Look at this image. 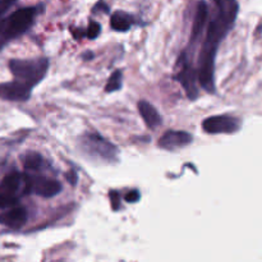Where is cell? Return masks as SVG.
Segmentation results:
<instances>
[{"mask_svg": "<svg viewBox=\"0 0 262 262\" xmlns=\"http://www.w3.org/2000/svg\"><path fill=\"white\" fill-rule=\"evenodd\" d=\"M214 14L207 19L205 38L201 42V50L196 66L199 84L207 94L216 92L215 59L220 43L232 31L239 12L238 0H214Z\"/></svg>", "mask_w": 262, "mask_h": 262, "instance_id": "obj_1", "label": "cell"}, {"mask_svg": "<svg viewBox=\"0 0 262 262\" xmlns=\"http://www.w3.org/2000/svg\"><path fill=\"white\" fill-rule=\"evenodd\" d=\"M37 13V7L20 8L13 12L9 17L0 20V48L27 32L35 22Z\"/></svg>", "mask_w": 262, "mask_h": 262, "instance_id": "obj_2", "label": "cell"}, {"mask_svg": "<svg viewBox=\"0 0 262 262\" xmlns=\"http://www.w3.org/2000/svg\"><path fill=\"white\" fill-rule=\"evenodd\" d=\"M9 71L15 79L35 87L45 78L49 71L48 58L10 59Z\"/></svg>", "mask_w": 262, "mask_h": 262, "instance_id": "obj_3", "label": "cell"}, {"mask_svg": "<svg viewBox=\"0 0 262 262\" xmlns=\"http://www.w3.org/2000/svg\"><path fill=\"white\" fill-rule=\"evenodd\" d=\"M79 143L82 151L91 158L105 161H114L118 159V148L97 133H87L81 138Z\"/></svg>", "mask_w": 262, "mask_h": 262, "instance_id": "obj_4", "label": "cell"}, {"mask_svg": "<svg viewBox=\"0 0 262 262\" xmlns=\"http://www.w3.org/2000/svg\"><path fill=\"white\" fill-rule=\"evenodd\" d=\"M20 193H25V174L13 171L5 176L0 182V209L5 210L18 205Z\"/></svg>", "mask_w": 262, "mask_h": 262, "instance_id": "obj_5", "label": "cell"}, {"mask_svg": "<svg viewBox=\"0 0 262 262\" xmlns=\"http://www.w3.org/2000/svg\"><path fill=\"white\" fill-rule=\"evenodd\" d=\"M60 191L61 184L55 179L25 174V193H35L43 199H51L60 193Z\"/></svg>", "mask_w": 262, "mask_h": 262, "instance_id": "obj_6", "label": "cell"}, {"mask_svg": "<svg viewBox=\"0 0 262 262\" xmlns=\"http://www.w3.org/2000/svg\"><path fill=\"white\" fill-rule=\"evenodd\" d=\"M241 125L239 118L227 114L209 117L202 122V128L209 135H232L241 129Z\"/></svg>", "mask_w": 262, "mask_h": 262, "instance_id": "obj_7", "label": "cell"}, {"mask_svg": "<svg viewBox=\"0 0 262 262\" xmlns=\"http://www.w3.org/2000/svg\"><path fill=\"white\" fill-rule=\"evenodd\" d=\"M32 89L30 84L20 82L18 79L10 82L0 83V99L7 101L25 102L27 101L32 94Z\"/></svg>", "mask_w": 262, "mask_h": 262, "instance_id": "obj_8", "label": "cell"}, {"mask_svg": "<svg viewBox=\"0 0 262 262\" xmlns=\"http://www.w3.org/2000/svg\"><path fill=\"white\" fill-rule=\"evenodd\" d=\"M193 142V137L184 130H168L159 140V147L168 151L178 150L189 146Z\"/></svg>", "mask_w": 262, "mask_h": 262, "instance_id": "obj_9", "label": "cell"}, {"mask_svg": "<svg viewBox=\"0 0 262 262\" xmlns=\"http://www.w3.org/2000/svg\"><path fill=\"white\" fill-rule=\"evenodd\" d=\"M26 222H27V210L23 206L15 205L0 214V224L10 229H20Z\"/></svg>", "mask_w": 262, "mask_h": 262, "instance_id": "obj_10", "label": "cell"}, {"mask_svg": "<svg viewBox=\"0 0 262 262\" xmlns=\"http://www.w3.org/2000/svg\"><path fill=\"white\" fill-rule=\"evenodd\" d=\"M137 106L143 122H145V124L147 125L150 129H155L159 125H161L163 118H161V115L159 114V112L155 109L154 105H151L150 102L146 101V100H141V101L138 102Z\"/></svg>", "mask_w": 262, "mask_h": 262, "instance_id": "obj_11", "label": "cell"}, {"mask_svg": "<svg viewBox=\"0 0 262 262\" xmlns=\"http://www.w3.org/2000/svg\"><path fill=\"white\" fill-rule=\"evenodd\" d=\"M133 23H135V17L129 14V13L120 12V10L113 13L112 17H110L112 28L117 31V32H125V31H128L132 27Z\"/></svg>", "mask_w": 262, "mask_h": 262, "instance_id": "obj_12", "label": "cell"}, {"mask_svg": "<svg viewBox=\"0 0 262 262\" xmlns=\"http://www.w3.org/2000/svg\"><path fill=\"white\" fill-rule=\"evenodd\" d=\"M42 164L43 158L38 152H35V151H30L23 158V168H25V170L36 171L42 166Z\"/></svg>", "mask_w": 262, "mask_h": 262, "instance_id": "obj_13", "label": "cell"}, {"mask_svg": "<svg viewBox=\"0 0 262 262\" xmlns=\"http://www.w3.org/2000/svg\"><path fill=\"white\" fill-rule=\"evenodd\" d=\"M123 73L122 71H119V69H117V71H114L112 73V76H110L109 81H107L106 86H105V92H107V94H112V92H117L119 91L120 89H122V84H123Z\"/></svg>", "mask_w": 262, "mask_h": 262, "instance_id": "obj_14", "label": "cell"}, {"mask_svg": "<svg viewBox=\"0 0 262 262\" xmlns=\"http://www.w3.org/2000/svg\"><path fill=\"white\" fill-rule=\"evenodd\" d=\"M100 32H101V25L95 20H90L89 28H87V37L95 40L100 35Z\"/></svg>", "mask_w": 262, "mask_h": 262, "instance_id": "obj_15", "label": "cell"}, {"mask_svg": "<svg viewBox=\"0 0 262 262\" xmlns=\"http://www.w3.org/2000/svg\"><path fill=\"white\" fill-rule=\"evenodd\" d=\"M124 199L125 201L129 202V204H136V202L140 201L141 193L137 191V189H133V191H129L127 194H125Z\"/></svg>", "mask_w": 262, "mask_h": 262, "instance_id": "obj_16", "label": "cell"}, {"mask_svg": "<svg viewBox=\"0 0 262 262\" xmlns=\"http://www.w3.org/2000/svg\"><path fill=\"white\" fill-rule=\"evenodd\" d=\"M17 0H0V17L12 7Z\"/></svg>", "mask_w": 262, "mask_h": 262, "instance_id": "obj_17", "label": "cell"}, {"mask_svg": "<svg viewBox=\"0 0 262 262\" xmlns=\"http://www.w3.org/2000/svg\"><path fill=\"white\" fill-rule=\"evenodd\" d=\"M109 196H110V200H112L113 209H114V210L119 209V206H120V204H119V193H118V192H115V191H112V192H110Z\"/></svg>", "mask_w": 262, "mask_h": 262, "instance_id": "obj_18", "label": "cell"}]
</instances>
